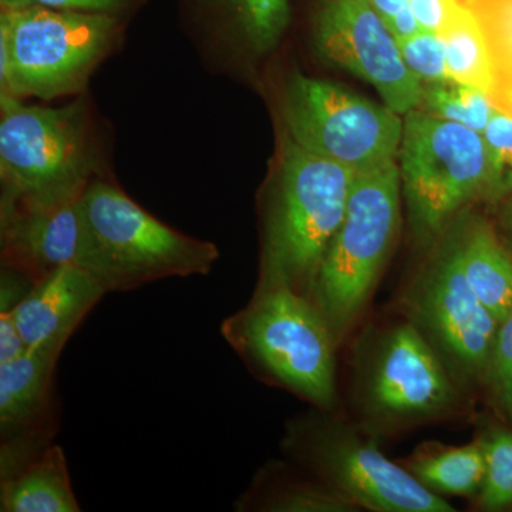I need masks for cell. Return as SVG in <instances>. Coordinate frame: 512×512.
Instances as JSON below:
<instances>
[{
	"label": "cell",
	"mask_w": 512,
	"mask_h": 512,
	"mask_svg": "<svg viewBox=\"0 0 512 512\" xmlns=\"http://www.w3.org/2000/svg\"><path fill=\"white\" fill-rule=\"evenodd\" d=\"M355 175L286 134L266 205L258 285L288 286L311 299L323 256L345 218Z\"/></svg>",
	"instance_id": "1"
},
{
	"label": "cell",
	"mask_w": 512,
	"mask_h": 512,
	"mask_svg": "<svg viewBox=\"0 0 512 512\" xmlns=\"http://www.w3.org/2000/svg\"><path fill=\"white\" fill-rule=\"evenodd\" d=\"M221 333L266 379L315 409L335 410L338 343L311 299L288 286L258 285L251 302L222 322Z\"/></svg>",
	"instance_id": "2"
},
{
	"label": "cell",
	"mask_w": 512,
	"mask_h": 512,
	"mask_svg": "<svg viewBox=\"0 0 512 512\" xmlns=\"http://www.w3.org/2000/svg\"><path fill=\"white\" fill-rule=\"evenodd\" d=\"M80 208L90 241L86 271L107 292L133 291L173 276L207 275L220 258L212 242L168 227L109 181H90Z\"/></svg>",
	"instance_id": "3"
},
{
	"label": "cell",
	"mask_w": 512,
	"mask_h": 512,
	"mask_svg": "<svg viewBox=\"0 0 512 512\" xmlns=\"http://www.w3.org/2000/svg\"><path fill=\"white\" fill-rule=\"evenodd\" d=\"M400 191L396 160L355 175L345 218L323 256L311 296L338 345L365 311L392 252Z\"/></svg>",
	"instance_id": "4"
},
{
	"label": "cell",
	"mask_w": 512,
	"mask_h": 512,
	"mask_svg": "<svg viewBox=\"0 0 512 512\" xmlns=\"http://www.w3.org/2000/svg\"><path fill=\"white\" fill-rule=\"evenodd\" d=\"M359 424L376 437L453 416L463 387L412 322L367 335L355 356Z\"/></svg>",
	"instance_id": "5"
},
{
	"label": "cell",
	"mask_w": 512,
	"mask_h": 512,
	"mask_svg": "<svg viewBox=\"0 0 512 512\" xmlns=\"http://www.w3.org/2000/svg\"><path fill=\"white\" fill-rule=\"evenodd\" d=\"M2 201L57 204L76 200L96 168L86 101L26 106L0 96Z\"/></svg>",
	"instance_id": "6"
},
{
	"label": "cell",
	"mask_w": 512,
	"mask_h": 512,
	"mask_svg": "<svg viewBox=\"0 0 512 512\" xmlns=\"http://www.w3.org/2000/svg\"><path fill=\"white\" fill-rule=\"evenodd\" d=\"M379 437L360 424L313 409L286 427L284 451L316 481L375 512H453L446 498L424 488L380 451Z\"/></svg>",
	"instance_id": "7"
},
{
	"label": "cell",
	"mask_w": 512,
	"mask_h": 512,
	"mask_svg": "<svg viewBox=\"0 0 512 512\" xmlns=\"http://www.w3.org/2000/svg\"><path fill=\"white\" fill-rule=\"evenodd\" d=\"M116 28L109 13L43 6L2 10V94L52 100L79 92L109 52Z\"/></svg>",
	"instance_id": "8"
},
{
	"label": "cell",
	"mask_w": 512,
	"mask_h": 512,
	"mask_svg": "<svg viewBox=\"0 0 512 512\" xmlns=\"http://www.w3.org/2000/svg\"><path fill=\"white\" fill-rule=\"evenodd\" d=\"M399 157L410 225L420 241L436 238L468 202L487 198V148L471 128L409 111Z\"/></svg>",
	"instance_id": "9"
},
{
	"label": "cell",
	"mask_w": 512,
	"mask_h": 512,
	"mask_svg": "<svg viewBox=\"0 0 512 512\" xmlns=\"http://www.w3.org/2000/svg\"><path fill=\"white\" fill-rule=\"evenodd\" d=\"M286 133L315 156L359 171L396 160L403 116L329 80L292 73L285 84Z\"/></svg>",
	"instance_id": "10"
},
{
	"label": "cell",
	"mask_w": 512,
	"mask_h": 512,
	"mask_svg": "<svg viewBox=\"0 0 512 512\" xmlns=\"http://www.w3.org/2000/svg\"><path fill=\"white\" fill-rule=\"evenodd\" d=\"M412 322L463 389L484 386L498 322L461 271L450 234L403 293Z\"/></svg>",
	"instance_id": "11"
},
{
	"label": "cell",
	"mask_w": 512,
	"mask_h": 512,
	"mask_svg": "<svg viewBox=\"0 0 512 512\" xmlns=\"http://www.w3.org/2000/svg\"><path fill=\"white\" fill-rule=\"evenodd\" d=\"M313 37L325 62L375 87L400 116L420 106L423 83L369 0H322Z\"/></svg>",
	"instance_id": "12"
},
{
	"label": "cell",
	"mask_w": 512,
	"mask_h": 512,
	"mask_svg": "<svg viewBox=\"0 0 512 512\" xmlns=\"http://www.w3.org/2000/svg\"><path fill=\"white\" fill-rule=\"evenodd\" d=\"M80 197L57 204L2 201L3 268L33 285L63 266H79L86 271L90 241Z\"/></svg>",
	"instance_id": "13"
},
{
	"label": "cell",
	"mask_w": 512,
	"mask_h": 512,
	"mask_svg": "<svg viewBox=\"0 0 512 512\" xmlns=\"http://www.w3.org/2000/svg\"><path fill=\"white\" fill-rule=\"evenodd\" d=\"M63 346L29 348L0 365V471L15 474L49 447L53 376Z\"/></svg>",
	"instance_id": "14"
},
{
	"label": "cell",
	"mask_w": 512,
	"mask_h": 512,
	"mask_svg": "<svg viewBox=\"0 0 512 512\" xmlns=\"http://www.w3.org/2000/svg\"><path fill=\"white\" fill-rule=\"evenodd\" d=\"M106 293L107 289L90 272L67 265L33 285L25 298L10 309L28 348H64Z\"/></svg>",
	"instance_id": "15"
},
{
	"label": "cell",
	"mask_w": 512,
	"mask_h": 512,
	"mask_svg": "<svg viewBox=\"0 0 512 512\" xmlns=\"http://www.w3.org/2000/svg\"><path fill=\"white\" fill-rule=\"evenodd\" d=\"M448 234L468 284L500 323L512 308L511 249L493 225L477 217L458 221Z\"/></svg>",
	"instance_id": "16"
},
{
	"label": "cell",
	"mask_w": 512,
	"mask_h": 512,
	"mask_svg": "<svg viewBox=\"0 0 512 512\" xmlns=\"http://www.w3.org/2000/svg\"><path fill=\"white\" fill-rule=\"evenodd\" d=\"M0 511H80L62 448L50 444L25 467L2 478Z\"/></svg>",
	"instance_id": "17"
},
{
	"label": "cell",
	"mask_w": 512,
	"mask_h": 512,
	"mask_svg": "<svg viewBox=\"0 0 512 512\" xmlns=\"http://www.w3.org/2000/svg\"><path fill=\"white\" fill-rule=\"evenodd\" d=\"M403 467L440 497H476L485 474L483 448L477 439L466 446L424 444Z\"/></svg>",
	"instance_id": "18"
},
{
	"label": "cell",
	"mask_w": 512,
	"mask_h": 512,
	"mask_svg": "<svg viewBox=\"0 0 512 512\" xmlns=\"http://www.w3.org/2000/svg\"><path fill=\"white\" fill-rule=\"evenodd\" d=\"M439 35L446 47L448 77L476 87L491 99L495 86L493 57L476 13L450 0Z\"/></svg>",
	"instance_id": "19"
},
{
	"label": "cell",
	"mask_w": 512,
	"mask_h": 512,
	"mask_svg": "<svg viewBox=\"0 0 512 512\" xmlns=\"http://www.w3.org/2000/svg\"><path fill=\"white\" fill-rule=\"evenodd\" d=\"M238 510L264 512H355L352 501L319 481L281 478L278 471H266L264 480L252 485L241 498Z\"/></svg>",
	"instance_id": "20"
},
{
	"label": "cell",
	"mask_w": 512,
	"mask_h": 512,
	"mask_svg": "<svg viewBox=\"0 0 512 512\" xmlns=\"http://www.w3.org/2000/svg\"><path fill=\"white\" fill-rule=\"evenodd\" d=\"M417 109L439 119L461 124L480 134L484 133L498 110L487 93L451 77L424 82Z\"/></svg>",
	"instance_id": "21"
},
{
	"label": "cell",
	"mask_w": 512,
	"mask_h": 512,
	"mask_svg": "<svg viewBox=\"0 0 512 512\" xmlns=\"http://www.w3.org/2000/svg\"><path fill=\"white\" fill-rule=\"evenodd\" d=\"M483 448L485 474L476 495L481 511L498 512L512 508V431L493 426L477 437Z\"/></svg>",
	"instance_id": "22"
},
{
	"label": "cell",
	"mask_w": 512,
	"mask_h": 512,
	"mask_svg": "<svg viewBox=\"0 0 512 512\" xmlns=\"http://www.w3.org/2000/svg\"><path fill=\"white\" fill-rule=\"evenodd\" d=\"M488 164V200L500 201L512 192V116L497 110L484 133Z\"/></svg>",
	"instance_id": "23"
},
{
	"label": "cell",
	"mask_w": 512,
	"mask_h": 512,
	"mask_svg": "<svg viewBox=\"0 0 512 512\" xmlns=\"http://www.w3.org/2000/svg\"><path fill=\"white\" fill-rule=\"evenodd\" d=\"M249 42L259 52L275 47L289 22V0H235Z\"/></svg>",
	"instance_id": "24"
},
{
	"label": "cell",
	"mask_w": 512,
	"mask_h": 512,
	"mask_svg": "<svg viewBox=\"0 0 512 512\" xmlns=\"http://www.w3.org/2000/svg\"><path fill=\"white\" fill-rule=\"evenodd\" d=\"M484 386L501 410L512 412V308L495 332Z\"/></svg>",
	"instance_id": "25"
},
{
	"label": "cell",
	"mask_w": 512,
	"mask_h": 512,
	"mask_svg": "<svg viewBox=\"0 0 512 512\" xmlns=\"http://www.w3.org/2000/svg\"><path fill=\"white\" fill-rule=\"evenodd\" d=\"M404 63L424 82L447 79L446 47L439 33L420 30L417 35L397 42Z\"/></svg>",
	"instance_id": "26"
},
{
	"label": "cell",
	"mask_w": 512,
	"mask_h": 512,
	"mask_svg": "<svg viewBox=\"0 0 512 512\" xmlns=\"http://www.w3.org/2000/svg\"><path fill=\"white\" fill-rule=\"evenodd\" d=\"M123 0H2V9H22L29 6L73 12L109 13L119 8Z\"/></svg>",
	"instance_id": "27"
},
{
	"label": "cell",
	"mask_w": 512,
	"mask_h": 512,
	"mask_svg": "<svg viewBox=\"0 0 512 512\" xmlns=\"http://www.w3.org/2000/svg\"><path fill=\"white\" fill-rule=\"evenodd\" d=\"M28 349L13 318L12 309L0 308V365L18 359Z\"/></svg>",
	"instance_id": "28"
},
{
	"label": "cell",
	"mask_w": 512,
	"mask_h": 512,
	"mask_svg": "<svg viewBox=\"0 0 512 512\" xmlns=\"http://www.w3.org/2000/svg\"><path fill=\"white\" fill-rule=\"evenodd\" d=\"M450 0H410L409 6L424 32L440 33L446 23Z\"/></svg>",
	"instance_id": "29"
},
{
	"label": "cell",
	"mask_w": 512,
	"mask_h": 512,
	"mask_svg": "<svg viewBox=\"0 0 512 512\" xmlns=\"http://www.w3.org/2000/svg\"><path fill=\"white\" fill-rule=\"evenodd\" d=\"M383 22L397 42L409 39V37L417 35L421 30L419 22H417L416 16L413 15L410 6H407L402 12L396 13L392 18L384 19Z\"/></svg>",
	"instance_id": "30"
},
{
	"label": "cell",
	"mask_w": 512,
	"mask_h": 512,
	"mask_svg": "<svg viewBox=\"0 0 512 512\" xmlns=\"http://www.w3.org/2000/svg\"><path fill=\"white\" fill-rule=\"evenodd\" d=\"M498 210V231L512 252V192L505 195Z\"/></svg>",
	"instance_id": "31"
},
{
	"label": "cell",
	"mask_w": 512,
	"mask_h": 512,
	"mask_svg": "<svg viewBox=\"0 0 512 512\" xmlns=\"http://www.w3.org/2000/svg\"><path fill=\"white\" fill-rule=\"evenodd\" d=\"M380 18L389 19L409 6L410 0H369Z\"/></svg>",
	"instance_id": "32"
},
{
	"label": "cell",
	"mask_w": 512,
	"mask_h": 512,
	"mask_svg": "<svg viewBox=\"0 0 512 512\" xmlns=\"http://www.w3.org/2000/svg\"><path fill=\"white\" fill-rule=\"evenodd\" d=\"M510 417H511V420H512V412H511V414H510Z\"/></svg>",
	"instance_id": "33"
}]
</instances>
